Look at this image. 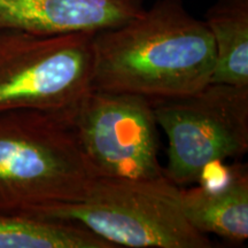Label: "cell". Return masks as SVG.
<instances>
[{"label": "cell", "mask_w": 248, "mask_h": 248, "mask_svg": "<svg viewBox=\"0 0 248 248\" xmlns=\"http://www.w3.org/2000/svg\"><path fill=\"white\" fill-rule=\"evenodd\" d=\"M144 8L145 0H0V30L98 32L125 23Z\"/></svg>", "instance_id": "7"}, {"label": "cell", "mask_w": 248, "mask_h": 248, "mask_svg": "<svg viewBox=\"0 0 248 248\" xmlns=\"http://www.w3.org/2000/svg\"><path fill=\"white\" fill-rule=\"evenodd\" d=\"M66 113L95 178L164 175L151 99L91 89Z\"/></svg>", "instance_id": "6"}, {"label": "cell", "mask_w": 248, "mask_h": 248, "mask_svg": "<svg viewBox=\"0 0 248 248\" xmlns=\"http://www.w3.org/2000/svg\"><path fill=\"white\" fill-rule=\"evenodd\" d=\"M203 21L215 43L210 83L248 88V0H216Z\"/></svg>", "instance_id": "9"}, {"label": "cell", "mask_w": 248, "mask_h": 248, "mask_svg": "<svg viewBox=\"0 0 248 248\" xmlns=\"http://www.w3.org/2000/svg\"><path fill=\"white\" fill-rule=\"evenodd\" d=\"M94 179L66 109L0 113V213L33 216L75 202Z\"/></svg>", "instance_id": "2"}, {"label": "cell", "mask_w": 248, "mask_h": 248, "mask_svg": "<svg viewBox=\"0 0 248 248\" xmlns=\"http://www.w3.org/2000/svg\"><path fill=\"white\" fill-rule=\"evenodd\" d=\"M181 186L166 175L155 178L94 179L78 201L40 210L35 217L84 226L114 247L210 248L182 204Z\"/></svg>", "instance_id": "3"}, {"label": "cell", "mask_w": 248, "mask_h": 248, "mask_svg": "<svg viewBox=\"0 0 248 248\" xmlns=\"http://www.w3.org/2000/svg\"><path fill=\"white\" fill-rule=\"evenodd\" d=\"M92 89L151 99L191 94L210 83L215 43L183 0H156L121 26L94 33Z\"/></svg>", "instance_id": "1"}, {"label": "cell", "mask_w": 248, "mask_h": 248, "mask_svg": "<svg viewBox=\"0 0 248 248\" xmlns=\"http://www.w3.org/2000/svg\"><path fill=\"white\" fill-rule=\"evenodd\" d=\"M192 188H181L183 209L194 229L231 243L248 238L247 164L219 163Z\"/></svg>", "instance_id": "8"}, {"label": "cell", "mask_w": 248, "mask_h": 248, "mask_svg": "<svg viewBox=\"0 0 248 248\" xmlns=\"http://www.w3.org/2000/svg\"><path fill=\"white\" fill-rule=\"evenodd\" d=\"M168 139L164 175L178 186L201 181L210 168L248 151V88L209 83L178 98L152 100Z\"/></svg>", "instance_id": "4"}, {"label": "cell", "mask_w": 248, "mask_h": 248, "mask_svg": "<svg viewBox=\"0 0 248 248\" xmlns=\"http://www.w3.org/2000/svg\"><path fill=\"white\" fill-rule=\"evenodd\" d=\"M95 32L0 30V113L61 111L92 89Z\"/></svg>", "instance_id": "5"}, {"label": "cell", "mask_w": 248, "mask_h": 248, "mask_svg": "<svg viewBox=\"0 0 248 248\" xmlns=\"http://www.w3.org/2000/svg\"><path fill=\"white\" fill-rule=\"evenodd\" d=\"M0 248H115L69 221L0 213Z\"/></svg>", "instance_id": "10"}]
</instances>
